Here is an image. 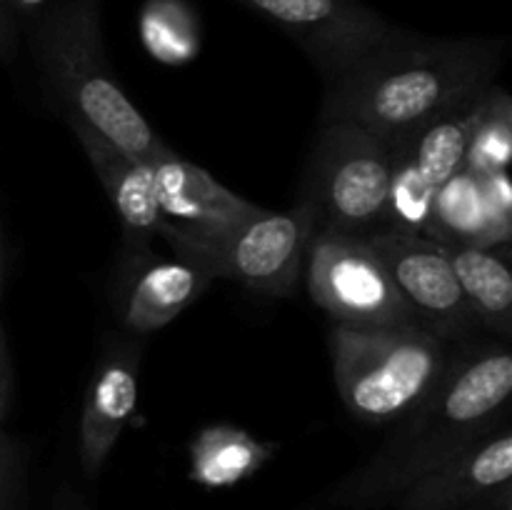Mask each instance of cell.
<instances>
[{
  "label": "cell",
  "instance_id": "6da1fadb",
  "mask_svg": "<svg viewBox=\"0 0 512 510\" xmlns=\"http://www.w3.org/2000/svg\"><path fill=\"white\" fill-rule=\"evenodd\" d=\"M512 353L505 343L458 345L433 390L393 423L388 438L345 475L328 510L383 508L453 455L508 420Z\"/></svg>",
  "mask_w": 512,
  "mask_h": 510
},
{
  "label": "cell",
  "instance_id": "7a4b0ae2",
  "mask_svg": "<svg viewBox=\"0 0 512 510\" xmlns=\"http://www.w3.org/2000/svg\"><path fill=\"white\" fill-rule=\"evenodd\" d=\"M500 63V40L423 38L403 30L330 80L323 123L345 120L390 145L450 105L490 88Z\"/></svg>",
  "mask_w": 512,
  "mask_h": 510
},
{
  "label": "cell",
  "instance_id": "3957f363",
  "mask_svg": "<svg viewBox=\"0 0 512 510\" xmlns=\"http://www.w3.org/2000/svg\"><path fill=\"white\" fill-rule=\"evenodd\" d=\"M40 80L70 128H85L135 160L160 158L158 138L110 70L98 0H60L33 20Z\"/></svg>",
  "mask_w": 512,
  "mask_h": 510
},
{
  "label": "cell",
  "instance_id": "277c9868",
  "mask_svg": "<svg viewBox=\"0 0 512 510\" xmlns=\"http://www.w3.org/2000/svg\"><path fill=\"white\" fill-rule=\"evenodd\" d=\"M328 343L340 400L368 425L403 418L438 385L453 355L450 343L415 323H335Z\"/></svg>",
  "mask_w": 512,
  "mask_h": 510
},
{
  "label": "cell",
  "instance_id": "5b68a950",
  "mask_svg": "<svg viewBox=\"0 0 512 510\" xmlns=\"http://www.w3.org/2000/svg\"><path fill=\"white\" fill-rule=\"evenodd\" d=\"M393 158L390 148L345 120H328L313 153V195L320 228L363 235L385 223Z\"/></svg>",
  "mask_w": 512,
  "mask_h": 510
},
{
  "label": "cell",
  "instance_id": "8992f818",
  "mask_svg": "<svg viewBox=\"0 0 512 510\" xmlns=\"http://www.w3.org/2000/svg\"><path fill=\"white\" fill-rule=\"evenodd\" d=\"M310 298L335 323L403 325L413 323L388 270L363 235L315 230L305 260Z\"/></svg>",
  "mask_w": 512,
  "mask_h": 510
},
{
  "label": "cell",
  "instance_id": "52a82bcc",
  "mask_svg": "<svg viewBox=\"0 0 512 510\" xmlns=\"http://www.w3.org/2000/svg\"><path fill=\"white\" fill-rule=\"evenodd\" d=\"M363 238L388 270L415 325L450 345L468 343L478 333L443 243L393 225L368 230Z\"/></svg>",
  "mask_w": 512,
  "mask_h": 510
},
{
  "label": "cell",
  "instance_id": "ba28073f",
  "mask_svg": "<svg viewBox=\"0 0 512 510\" xmlns=\"http://www.w3.org/2000/svg\"><path fill=\"white\" fill-rule=\"evenodd\" d=\"M315 230L318 210L308 198L278 213L260 208L215 245L210 270L253 293L288 298L305 273Z\"/></svg>",
  "mask_w": 512,
  "mask_h": 510
},
{
  "label": "cell",
  "instance_id": "9c48e42d",
  "mask_svg": "<svg viewBox=\"0 0 512 510\" xmlns=\"http://www.w3.org/2000/svg\"><path fill=\"white\" fill-rule=\"evenodd\" d=\"M150 170L163 215L158 238H163L175 255L205 268H210L215 245L260 210L243 195L225 188L208 170L180 158L175 150L150 160Z\"/></svg>",
  "mask_w": 512,
  "mask_h": 510
},
{
  "label": "cell",
  "instance_id": "30bf717a",
  "mask_svg": "<svg viewBox=\"0 0 512 510\" xmlns=\"http://www.w3.org/2000/svg\"><path fill=\"white\" fill-rule=\"evenodd\" d=\"M278 25L330 80L383 48L403 30L360 0H235Z\"/></svg>",
  "mask_w": 512,
  "mask_h": 510
},
{
  "label": "cell",
  "instance_id": "8fae6325",
  "mask_svg": "<svg viewBox=\"0 0 512 510\" xmlns=\"http://www.w3.org/2000/svg\"><path fill=\"white\" fill-rule=\"evenodd\" d=\"M140 358H143V345L135 343L133 338L113 340L100 355L93 378L85 388L78 453L88 478H98L138 408Z\"/></svg>",
  "mask_w": 512,
  "mask_h": 510
},
{
  "label": "cell",
  "instance_id": "7c38bea8",
  "mask_svg": "<svg viewBox=\"0 0 512 510\" xmlns=\"http://www.w3.org/2000/svg\"><path fill=\"white\" fill-rule=\"evenodd\" d=\"M512 430L505 420L488 435L398 495V510H460L510 493Z\"/></svg>",
  "mask_w": 512,
  "mask_h": 510
},
{
  "label": "cell",
  "instance_id": "4fadbf2b",
  "mask_svg": "<svg viewBox=\"0 0 512 510\" xmlns=\"http://www.w3.org/2000/svg\"><path fill=\"white\" fill-rule=\"evenodd\" d=\"M125 258L130 268L118 295V318L133 338H145L173 323L215 280L210 268L175 253L173 258H153L145 250Z\"/></svg>",
  "mask_w": 512,
  "mask_h": 510
},
{
  "label": "cell",
  "instance_id": "5bb4252c",
  "mask_svg": "<svg viewBox=\"0 0 512 510\" xmlns=\"http://www.w3.org/2000/svg\"><path fill=\"white\" fill-rule=\"evenodd\" d=\"M70 130L78 138L83 153L88 155V163L93 165V173L98 175L100 185L108 193L110 205L115 208L120 228H123V240L128 255L150 250V240L158 238V228L163 223L150 163L120 153L118 148L105 143L103 138H98L90 130Z\"/></svg>",
  "mask_w": 512,
  "mask_h": 510
},
{
  "label": "cell",
  "instance_id": "9a60e30c",
  "mask_svg": "<svg viewBox=\"0 0 512 510\" xmlns=\"http://www.w3.org/2000/svg\"><path fill=\"white\" fill-rule=\"evenodd\" d=\"M485 90L450 105L443 113L433 115V118L420 123L415 130H410L408 135L390 143L388 148L408 158L410 165L418 170L420 178L430 188L438 190L458 170L465 168L470 138H473V128L480 115Z\"/></svg>",
  "mask_w": 512,
  "mask_h": 510
},
{
  "label": "cell",
  "instance_id": "2e32d148",
  "mask_svg": "<svg viewBox=\"0 0 512 510\" xmlns=\"http://www.w3.org/2000/svg\"><path fill=\"white\" fill-rule=\"evenodd\" d=\"M478 328L500 340L512 333V270L508 245L443 243Z\"/></svg>",
  "mask_w": 512,
  "mask_h": 510
},
{
  "label": "cell",
  "instance_id": "e0dca14e",
  "mask_svg": "<svg viewBox=\"0 0 512 510\" xmlns=\"http://www.w3.org/2000/svg\"><path fill=\"white\" fill-rule=\"evenodd\" d=\"M275 448L238 425H208L190 443V478L205 488H228L258 473Z\"/></svg>",
  "mask_w": 512,
  "mask_h": 510
},
{
  "label": "cell",
  "instance_id": "ac0fdd59",
  "mask_svg": "<svg viewBox=\"0 0 512 510\" xmlns=\"http://www.w3.org/2000/svg\"><path fill=\"white\" fill-rule=\"evenodd\" d=\"M430 238L438 243L488 245V248L510 245L503 243L490 220L480 175H475L473 170H458L448 183L438 188Z\"/></svg>",
  "mask_w": 512,
  "mask_h": 510
},
{
  "label": "cell",
  "instance_id": "d6986e66",
  "mask_svg": "<svg viewBox=\"0 0 512 510\" xmlns=\"http://www.w3.org/2000/svg\"><path fill=\"white\" fill-rule=\"evenodd\" d=\"M512 158V100L498 83L483 95L480 115L475 120L465 168L475 175L508 173Z\"/></svg>",
  "mask_w": 512,
  "mask_h": 510
},
{
  "label": "cell",
  "instance_id": "ffe728a7",
  "mask_svg": "<svg viewBox=\"0 0 512 510\" xmlns=\"http://www.w3.org/2000/svg\"><path fill=\"white\" fill-rule=\"evenodd\" d=\"M393 158V178H390V195H388V210H385V223L393 228L408 230V233H418L430 238L433 230V208H435V193L438 190L430 188L418 170L410 165L408 158L390 150Z\"/></svg>",
  "mask_w": 512,
  "mask_h": 510
},
{
  "label": "cell",
  "instance_id": "44dd1931",
  "mask_svg": "<svg viewBox=\"0 0 512 510\" xmlns=\"http://www.w3.org/2000/svg\"><path fill=\"white\" fill-rule=\"evenodd\" d=\"M480 185H483L485 205H488L490 220H493L495 230L503 238V243H510L512 235V188L508 173H493L480 175Z\"/></svg>",
  "mask_w": 512,
  "mask_h": 510
},
{
  "label": "cell",
  "instance_id": "7402d4cb",
  "mask_svg": "<svg viewBox=\"0 0 512 510\" xmlns=\"http://www.w3.org/2000/svg\"><path fill=\"white\" fill-rule=\"evenodd\" d=\"M23 485V455L18 443L0 428V510H15Z\"/></svg>",
  "mask_w": 512,
  "mask_h": 510
},
{
  "label": "cell",
  "instance_id": "603a6c76",
  "mask_svg": "<svg viewBox=\"0 0 512 510\" xmlns=\"http://www.w3.org/2000/svg\"><path fill=\"white\" fill-rule=\"evenodd\" d=\"M0 295H3V288H0ZM10 393H13V368H10L8 345H5L3 328H0V423H3L5 413H8Z\"/></svg>",
  "mask_w": 512,
  "mask_h": 510
},
{
  "label": "cell",
  "instance_id": "cb8c5ba5",
  "mask_svg": "<svg viewBox=\"0 0 512 510\" xmlns=\"http://www.w3.org/2000/svg\"><path fill=\"white\" fill-rule=\"evenodd\" d=\"M50 510H93V505L88 503L80 490H75L73 485H60L58 493L53 495V503Z\"/></svg>",
  "mask_w": 512,
  "mask_h": 510
},
{
  "label": "cell",
  "instance_id": "d4e9b609",
  "mask_svg": "<svg viewBox=\"0 0 512 510\" xmlns=\"http://www.w3.org/2000/svg\"><path fill=\"white\" fill-rule=\"evenodd\" d=\"M15 40V13L0 0V58L10 50Z\"/></svg>",
  "mask_w": 512,
  "mask_h": 510
},
{
  "label": "cell",
  "instance_id": "484cf974",
  "mask_svg": "<svg viewBox=\"0 0 512 510\" xmlns=\"http://www.w3.org/2000/svg\"><path fill=\"white\" fill-rule=\"evenodd\" d=\"M10 10L15 13V18H28L35 20L43 15V10L48 8L50 0H5Z\"/></svg>",
  "mask_w": 512,
  "mask_h": 510
}]
</instances>
